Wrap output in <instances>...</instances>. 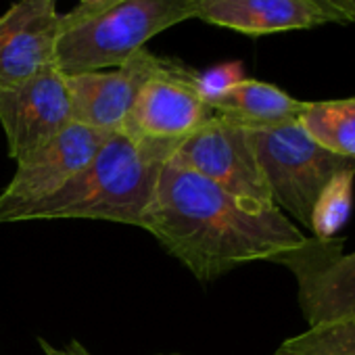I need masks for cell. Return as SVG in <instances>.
<instances>
[{
  "label": "cell",
  "mask_w": 355,
  "mask_h": 355,
  "mask_svg": "<svg viewBox=\"0 0 355 355\" xmlns=\"http://www.w3.org/2000/svg\"><path fill=\"white\" fill-rule=\"evenodd\" d=\"M165 61L167 57L142 49L119 67L65 76L71 121L103 132H117L144 82L153 78Z\"/></svg>",
  "instance_id": "11"
},
{
  "label": "cell",
  "mask_w": 355,
  "mask_h": 355,
  "mask_svg": "<svg viewBox=\"0 0 355 355\" xmlns=\"http://www.w3.org/2000/svg\"><path fill=\"white\" fill-rule=\"evenodd\" d=\"M249 130V128H247ZM274 205L311 228V211L332 175L355 169V159L320 146L297 121L249 130Z\"/></svg>",
  "instance_id": "4"
},
{
  "label": "cell",
  "mask_w": 355,
  "mask_h": 355,
  "mask_svg": "<svg viewBox=\"0 0 355 355\" xmlns=\"http://www.w3.org/2000/svg\"><path fill=\"white\" fill-rule=\"evenodd\" d=\"M65 15L67 30L57 42L55 65L63 76H76L123 65L153 36L195 19V0H113Z\"/></svg>",
  "instance_id": "3"
},
{
  "label": "cell",
  "mask_w": 355,
  "mask_h": 355,
  "mask_svg": "<svg viewBox=\"0 0 355 355\" xmlns=\"http://www.w3.org/2000/svg\"><path fill=\"white\" fill-rule=\"evenodd\" d=\"M353 7H355V0H353Z\"/></svg>",
  "instance_id": "23"
},
{
  "label": "cell",
  "mask_w": 355,
  "mask_h": 355,
  "mask_svg": "<svg viewBox=\"0 0 355 355\" xmlns=\"http://www.w3.org/2000/svg\"><path fill=\"white\" fill-rule=\"evenodd\" d=\"M197 71L178 59L144 82L117 132L136 142L180 146L214 117V109L195 88Z\"/></svg>",
  "instance_id": "6"
},
{
  "label": "cell",
  "mask_w": 355,
  "mask_h": 355,
  "mask_svg": "<svg viewBox=\"0 0 355 355\" xmlns=\"http://www.w3.org/2000/svg\"><path fill=\"white\" fill-rule=\"evenodd\" d=\"M113 132L71 121L49 142L17 159L13 180L0 193V224L61 191L98 153Z\"/></svg>",
  "instance_id": "7"
},
{
  "label": "cell",
  "mask_w": 355,
  "mask_h": 355,
  "mask_svg": "<svg viewBox=\"0 0 355 355\" xmlns=\"http://www.w3.org/2000/svg\"><path fill=\"white\" fill-rule=\"evenodd\" d=\"M113 3V0H80V7H86V9H101L105 5Z\"/></svg>",
  "instance_id": "21"
},
{
  "label": "cell",
  "mask_w": 355,
  "mask_h": 355,
  "mask_svg": "<svg viewBox=\"0 0 355 355\" xmlns=\"http://www.w3.org/2000/svg\"><path fill=\"white\" fill-rule=\"evenodd\" d=\"M303 105V101L293 98L278 86L245 78L209 107L216 115H222L243 128L257 130L297 121Z\"/></svg>",
  "instance_id": "13"
},
{
  "label": "cell",
  "mask_w": 355,
  "mask_h": 355,
  "mask_svg": "<svg viewBox=\"0 0 355 355\" xmlns=\"http://www.w3.org/2000/svg\"><path fill=\"white\" fill-rule=\"evenodd\" d=\"M67 15L57 0H17L0 15V92L11 90L55 65Z\"/></svg>",
  "instance_id": "9"
},
{
  "label": "cell",
  "mask_w": 355,
  "mask_h": 355,
  "mask_svg": "<svg viewBox=\"0 0 355 355\" xmlns=\"http://www.w3.org/2000/svg\"><path fill=\"white\" fill-rule=\"evenodd\" d=\"M353 180L355 169H345L332 175L322 189L313 211H311V232L313 239L328 241L347 224L353 207Z\"/></svg>",
  "instance_id": "16"
},
{
  "label": "cell",
  "mask_w": 355,
  "mask_h": 355,
  "mask_svg": "<svg viewBox=\"0 0 355 355\" xmlns=\"http://www.w3.org/2000/svg\"><path fill=\"white\" fill-rule=\"evenodd\" d=\"M274 355H355V318L309 326L286 338Z\"/></svg>",
  "instance_id": "15"
},
{
  "label": "cell",
  "mask_w": 355,
  "mask_h": 355,
  "mask_svg": "<svg viewBox=\"0 0 355 355\" xmlns=\"http://www.w3.org/2000/svg\"><path fill=\"white\" fill-rule=\"evenodd\" d=\"M146 232L199 282L301 249L303 232L278 209L251 211L173 157L159 173Z\"/></svg>",
  "instance_id": "1"
},
{
  "label": "cell",
  "mask_w": 355,
  "mask_h": 355,
  "mask_svg": "<svg viewBox=\"0 0 355 355\" xmlns=\"http://www.w3.org/2000/svg\"><path fill=\"white\" fill-rule=\"evenodd\" d=\"M245 80V67L241 61H228L216 67H209L205 71H197L195 76V88L199 96L211 105L216 98L226 94L232 86Z\"/></svg>",
  "instance_id": "17"
},
{
  "label": "cell",
  "mask_w": 355,
  "mask_h": 355,
  "mask_svg": "<svg viewBox=\"0 0 355 355\" xmlns=\"http://www.w3.org/2000/svg\"><path fill=\"white\" fill-rule=\"evenodd\" d=\"M343 239H309L301 249L278 255L299 284V305L309 326L355 318V253L343 255Z\"/></svg>",
  "instance_id": "8"
},
{
  "label": "cell",
  "mask_w": 355,
  "mask_h": 355,
  "mask_svg": "<svg viewBox=\"0 0 355 355\" xmlns=\"http://www.w3.org/2000/svg\"><path fill=\"white\" fill-rule=\"evenodd\" d=\"M38 343H40V347H42L44 355H69V353H67V349H59V347L51 345V343H49V340H44V338H38Z\"/></svg>",
  "instance_id": "19"
},
{
  "label": "cell",
  "mask_w": 355,
  "mask_h": 355,
  "mask_svg": "<svg viewBox=\"0 0 355 355\" xmlns=\"http://www.w3.org/2000/svg\"><path fill=\"white\" fill-rule=\"evenodd\" d=\"M311 3L320 5L326 13H330L334 17L336 24L340 26H349L355 24V7L353 0H311Z\"/></svg>",
  "instance_id": "18"
},
{
  "label": "cell",
  "mask_w": 355,
  "mask_h": 355,
  "mask_svg": "<svg viewBox=\"0 0 355 355\" xmlns=\"http://www.w3.org/2000/svg\"><path fill=\"white\" fill-rule=\"evenodd\" d=\"M195 19L247 36L336 24L330 13L311 0H195Z\"/></svg>",
  "instance_id": "12"
},
{
  "label": "cell",
  "mask_w": 355,
  "mask_h": 355,
  "mask_svg": "<svg viewBox=\"0 0 355 355\" xmlns=\"http://www.w3.org/2000/svg\"><path fill=\"white\" fill-rule=\"evenodd\" d=\"M157 355H184V353H157Z\"/></svg>",
  "instance_id": "22"
},
{
  "label": "cell",
  "mask_w": 355,
  "mask_h": 355,
  "mask_svg": "<svg viewBox=\"0 0 355 355\" xmlns=\"http://www.w3.org/2000/svg\"><path fill=\"white\" fill-rule=\"evenodd\" d=\"M175 144L136 142L113 132L94 159L42 203L17 214L13 222L36 220H105L144 226L159 173L175 153Z\"/></svg>",
  "instance_id": "2"
},
{
  "label": "cell",
  "mask_w": 355,
  "mask_h": 355,
  "mask_svg": "<svg viewBox=\"0 0 355 355\" xmlns=\"http://www.w3.org/2000/svg\"><path fill=\"white\" fill-rule=\"evenodd\" d=\"M67 353H69V355H92L80 340H71L69 347H67Z\"/></svg>",
  "instance_id": "20"
},
{
  "label": "cell",
  "mask_w": 355,
  "mask_h": 355,
  "mask_svg": "<svg viewBox=\"0 0 355 355\" xmlns=\"http://www.w3.org/2000/svg\"><path fill=\"white\" fill-rule=\"evenodd\" d=\"M171 157L251 211L276 207L249 130L222 115L214 113Z\"/></svg>",
  "instance_id": "5"
},
{
  "label": "cell",
  "mask_w": 355,
  "mask_h": 355,
  "mask_svg": "<svg viewBox=\"0 0 355 355\" xmlns=\"http://www.w3.org/2000/svg\"><path fill=\"white\" fill-rule=\"evenodd\" d=\"M299 123L326 150L355 159V96L305 103Z\"/></svg>",
  "instance_id": "14"
},
{
  "label": "cell",
  "mask_w": 355,
  "mask_h": 355,
  "mask_svg": "<svg viewBox=\"0 0 355 355\" xmlns=\"http://www.w3.org/2000/svg\"><path fill=\"white\" fill-rule=\"evenodd\" d=\"M69 123L67 84L57 65L46 67L17 88L0 92V125L15 161L49 142Z\"/></svg>",
  "instance_id": "10"
}]
</instances>
